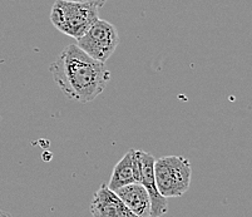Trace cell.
Here are the masks:
<instances>
[{"instance_id":"1","label":"cell","mask_w":252,"mask_h":217,"mask_svg":"<svg viewBox=\"0 0 252 217\" xmlns=\"http://www.w3.org/2000/svg\"><path fill=\"white\" fill-rule=\"evenodd\" d=\"M53 79L68 99L89 103L103 93L111 78L104 63L84 53L77 44H69L50 65Z\"/></svg>"},{"instance_id":"2","label":"cell","mask_w":252,"mask_h":217,"mask_svg":"<svg viewBox=\"0 0 252 217\" xmlns=\"http://www.w3.org/2000/svg\"><path fill=\"white\" fill-rule=\"evenodd\" d=\"M98 11L99 9L91 4L56 0L50 10V22L61 33L77 40L99 19Z\"/></svg>"},{"instance_id":"3","label":"cell","mask_w":252,"mask_h":217,"mask_svg":"<svg viewBox=\"0 0 252 217\" xmlns=\"http://www.w3.org/2000/svg\"><path fill=\"white\" fill-rule=\"evenodd\" d=\"M192 167L182 156H164L156 159L155 178L158 192L166 198L181 197L191 186Z\"/></svg>"},{"instance_id":"4","label":"cell","mask_w":252,"mask_h":217,"mask_svg":"<svg viewBox=\"0 0 252 217\" xmlns=\"http://www.w3.org/2000/svg\"><path fill=\"white\" fill-rule=\"evenodd\" d=\"M119 44V34L116 27L107 20L98 19L88 31L77 39V45L98 62L108 61Z\"/></svg>"},{"instance_id":"5","label":"cell","mask_w":252,"mask_h":217,"mask_svg":"<svg viewBox=\"0 0 252 217\" xmlns=\"http://www.w3.org/2000/svg\"><path fill=\"white\" fill-rule=\"evenodd\" d=\"M139 170H141V184L147 189L151 198V217L163 216L168 209L167 198L158 192L155 178V162L156 158L146 151H138Z\"/></svg>"},{"instance_id":"6","label":"cell","mask_w":252,"mask_h":217,"mask_svg":"<svg viewBox=\"0 0 252 217\" xmlns=\"http://www.w3.org/2000/svg\"><path fill=\"white\" fill-rule=\"evenodd\" d=\"M91 212L93 217H138L107 185H102L95 191L91 203Z\"/></svg>"},{"instance_id":"7","label":"cell","mask_w":252,"mask_h":217,"mask_svg":"<svg viewBox=\"0 0 252 217\" xmlns=\"http://www.w3.org/2000/svg\"><path fill=\"white\" fill-rule=\"evenodd\" d=\"M130 184H141V170L137 150L127 151L121 161L114 166L109 184V189L116 192L117 189Z\"/></svg>"},{"instance_id":"8","label":"cell","mask_w":252,"mask_h":217,"mask_svg":"<svg viewBox=\"0 0 252 217\" xmlns=\"http://www.w3.org/2000/svg\"><path fill=\"white\" fill-rule=\"evenodd\" d=\"M126 206L138 217H151V198L142 184H130L116 191Z\"/></svg>"},{"instance_id":"9","label":"cell","mask_w":252,"mask_h":217,"mask_svg":"<svg viewBox=\"0 0 252 217\" xmlns=\"http://www.w3.org/2000/svg\"><path fill=\"white\" fill-rule=\"evenodd\" d=\"M70 1H77V3H84V4H91V5L97 6L98 9L102 8L108 0H70Z\"/></svg>"},{"instance_id":"10","label":"cell","mask_w":252,"mask_h":217,"mask_svg":"<svg viewBox=\"0 0 252 217\" xmlns=\"http://www.w3.org/2000/svg\"><path fill=\"white\" fill-rule=\"evenodd\" d=\"M0 217H10L6 212H4L3 210H0Z\"/></svg>"}]
</instances>
